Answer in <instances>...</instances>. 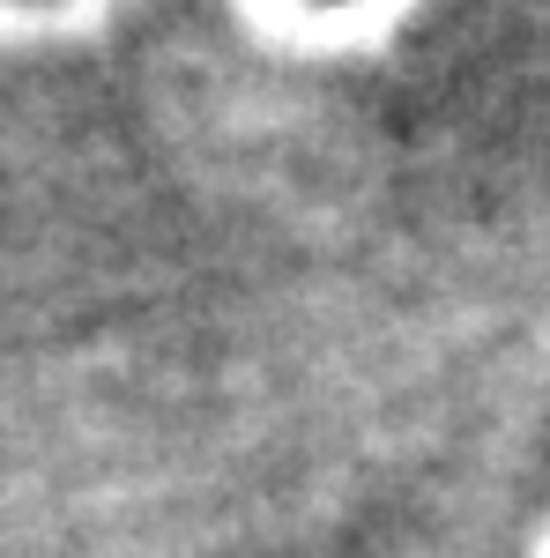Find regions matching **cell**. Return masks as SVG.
Wrapping results in <instances>:
<instances>
[{
    "label": "cell",
    "mask_w": 550,
    "mask_h": 558,
    "mask_svg": "<svg viewBox=\"0 0 550 558\" xmlns=\"http://www.w3.org/2000/svg\"><path fill=\"white\" fill-rule=\"evenodd\" d=\"M320 8H342V0H320Z\"/></svg>",
    "instance_id": "cell-1"
}]
</instances>
